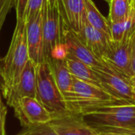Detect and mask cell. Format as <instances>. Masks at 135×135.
I'll return each instance as SVG.
<instances>
[{
	"label": "cell",
	"instance_id": "cell-20",
	"mask_svg": "<svg viewBox=\"0 0 135 135\" xmlns=\"http://www.w3.org/2000/svg\"><path fill=\"white\" fill-rule=\"evenodd\" d=\"M16 135H58L48 124H39L24 127Z\"/></svg>",
	"mask_w": 135,
	"mask_h": 135
},
{
	"label": "cell",
	"instance_id": "cell-33",
	"mask_svg": "<svg viewBox=\"0 0 135 135\" xmlns=\"http://www.w3.org/2000/svg\"><path fill=\"white\" fill-rule=\"evenodd\" d=\"M105 2H107L108 3H110V2H111V0H104Z\"/></svg>",
	"mask_w": 135,
	"mask_h": 135
},
{
	"label": "cell",
	"instance_id": "cell-24",
	"mask_svg": "<svg viewBox=\"0 0 135 135\" xmlns=\"http://www.w3.org/2000/svg\"><path fill=\"white\" fill-rule=\"evenodd\" d=\"M28 1V0H17L15 6L17 20H24V16L26 10Z\"/></svg>",
	"mask_w": 135,
	"mask_h": 135
},
{
	"label": "cell",
	"instance_id": "cell-7",
	"mask_svg": "<svg viewBox=\"0 0 135 135\" xmlns=\"http://www.w3.org/2000/svg\"><path fill=\"white\" fill-rule=\"evenodd\" d=\"M135 28L127 32L122 40L119 42L112 40L108 51L101 59L104 64L129 78L133 76L131 70V40Z\"/></svg>",
	"mask_w": 135,
	"mask_h": 135
},
{
	"label": "cell",
	"instance_id": "cell-17",
	"mask_svg": "<svg viewBox=\"0 0 135 135\" xmlns=\"http://www.w3.org/2000/svg\"><path fill=\"white\" fill-rule=\"evenodd\" d=\"M83 3L85 13L88 22L95 28L103 32L111 37L109 20L101 14L93 0H83Z\"/></svg>",
	"mask_w": 135,
	"mask_h": 135
},
{
	"label": "cell",
	"instance_id": "cell-30",
	"mask_svg": "<svg viewBox=\"0 0 135 135\" xmlns=\"http://www.w3.org/2000/svg\"><path fill=\"white\" fill-rule=\"evenodd\" d=\"M131 6L132 8H134V9H135V0H134V2H132V4L131 5Z\"/></svg>",
	"mask_w": 135,
	"mask_h": 135
},
{
	"label": "cell",
	"instance_id": "cell-31",
	"mask_svg": "<svg viewBox=\"0 0 135 135\" xmlns=\"http://www.w3.org/2000/svg\"><path fill=\"white\" fill-rule=\"evenodd\" d=\"M2 97H1V93H0V105L2 104Z\"/></svg>",
	"mask_w": 135,
	"mask_h": 135
},
{
	"label": "cell",
	"instance_id": "cell-23",
	"mask_svg": "<svg viewBox=\"0 0 135 135\" xmlns=\"http://www.w3.org/2000/svg\"><path fill=\"white\" fill-rule=\"evenodd\" d=\"M69 54L68 47L65 43H61L56 45L51 53V59L55 60H64Z\"/></svg>",
	"mask_w": 135,
	"mask_h": 135
},
{
	"label": "cell",
	"instance_id": "cell-6",
	"mask_svg": "<svg viewBox=\"0 0 135 135\" xmlns=\"http://www.w3.org/2000/svg\"><path fill=\"white\" fill-rule=\"evenodd\" d=\"M102 89L113 97L135 103V92L131 78L115 71L103 63L102 66L92 67Z\"/></svg>",
	"mask_w": 135,
	"mask_h": 135
},
{
	"label": "cell",
	"instance_id": "cell-18",
	"mask_svg": "<svg viewBox=\"0 0 135 135\" xmlns=\"http://www.w3.org/2000/svg\"><path fill=\"white\" fill-rule=\"evenodd\" d=\"M135 28V9L131 7V13L124 21L110 22L111 37L115 42L122 40L126 33Z\"/></svg>",
	"mask_w": 135,
	"mask_h": 135
},
{
	"label": "cell",
	"instance_id": "cell-19",
	"mask_svg": "<svg viewBox=\"0 0 135 135\" xmlns=\"http://www.w3.org/2000/svg\"><path fill=\"white\" fill-rule=\"evenodd\" d=\"M109 9L110 22L124 21L131 13V6L129 0H111Z\"/></svg>",
	"mask_w": 135,
	"mask_h": 135
},
{
	"label": "cell",
	"instance_id": "cell-21",
	"mask_svg": "<svg viewBox=\"0 0 135 135\" xmlns=\"http://www.w3.org/2000/svg\"><path fill=\"white\" fill-rule=\"evenodd\" d=\"M44 0H28L24 16V21L27 24L42 9Z\"/></svg>",
	"mask_w": 135,
	"mask_h": 135
},
{
	"label": "cell",
	"instance_id": "cell-14",
	"mask_svg": "<svg viewBox=\"0 0 135 135\" xmlns=\"http://www.w3.org/2000/svg\"><path fill=\"white\" fill-rule=\"evenodd\" d=\"M59 9L66 24L78 32L85 16L83 0H59Z\"/></svg>",
	"mask_w": 135,
	"mask_h": 135
},
{
	"label": "cell",
	"instance_id": "cell-2",
	"mask_svg": "<svg viewBox=\"0 0 135 135\" xmlns=\"http://www.w3.org/2000/svg\"><path fill=\"white\" fill-rule=\"evenodd\" d=\"M69 112L83 115L102 107L131 103L116 99L102 88L84 82L73 77L71 91L63 96Z\"/></svg>",
	"mask_w": 135,
	"mask_h": 135
},
{
	"label": "cell",
	"instance_id": "cell-25",
	"mask_svg": "<svg viewBox=\"0 0 135 135\" xmlns=\"http://www.w3.org/2000/svg\"><path fill=\"white\" fill-rule=\"evenodd\" d=\"M7 115L6 106L2 102L0 105V135H6V119Z\"/></svg>",
	"mask_w": 135,
	"mask_h": 135
},
{
	"label": "cell",
	"instance_id": "cell-13",
	"mask_svg": "<svg viewBox=\"0 0 135 135\" xmlns=\"http://www.w3.org/2000/svg\"><path fill=\"white\" fill-rule=\"evenodd\" d=\"M62 43H65L69 50V53L75 58L87 64L91 67H100L103 66L101 60L97 59L78 38L75 32L72 30L66 23L62 28Z\"/></svg>",
	"mask_w": 135,
	"mask_h": 135
},
{
	"label": "cell",
	"instance_id": "cell-26",
	"mask_svg": "<svg viewBox=\"0 0 135 135\" xmlns=\"http://www.w3.org/2000/svg\"><path fill=\"white\" fill-rule=\"evenodd\" d=\"M97 135H135V129H121L99 133Z\"/></svg>",
	"mask_w": 135,
	"mask_h": 135
},
{
	"label": "cell",
	"instance_id": "cell-11",
	"mask_svg": "<svg viewBox=\"0 0 135 135\" xmlns=\"http://www.w3.org/2000/svg\"><path fill=\"white\" fill-rule=\"evenodd\" d=\"M48 124L58 135H97L81 115L70 112L52 116Z\"/></svg>",
	"mask_w": 135,
	"mask_h": 135
},
{
	"label": "cell",
	"instance_id": "cell-3",
	"mask_svg": "<svg viewBox=\"0 0 135 135\" xmlns=\"http://www.w3.org/2000/svg\"><path fill=\"white\" fill-rule=\"evenodd\" d=\"M81 115L97 134L121 129H135V103L108 105Z\"/></svg>",
	"mask_w": 135,
	"mask_h": 135
},
{
	"label": "cell",
	"instance_id": "cell-27",
	"mask_svg": "<svg viewBox=\"0 0 135 135\" xmlns=\"http://www.w3.org/2000/svg\"><path fill=\"white\" fill-rule=\"evenodd\" d=\"M131 70L133 76L135 75V31L131 40Z\"/></svg>",
	"mask_w": 135,
	"mask_h": 135
},
{
	"label": "cell",
	"instance_id": "cell-12",
	"mask_svg": "<svg viewBox=\"0 0 135 135\" xmlns=\"http://www.w3.org/2000/svg\"><path fill=\"white\" fill-rule=\"evenodd\" d=\"M27 44L29 59L36 66L44 62L43 47V12L26 24Z\"/></svg>",
	"mask_w": 135,
	"mask_h": 135
},
{
	"label": "cell",
	"instance_id": "cell-32",
	"mask_svg": "<svg viewBox=\"0 0 135 135\" xmlns=\"http://www.w3.org/2000/svg\"><path fill=\"white\" fill-rule=\"evenodd\" d=\"M129 2H130V4L131 5V4H132V2H134V0H129Z\"/></svg>",
	"mask_w": 135,
	"mask_h": 135
},
{
	"label": "cell",
	"instance_id": "cell-9",
	"mask_svg": "<svg viewBox=\"0 0 135 135\" xmlns=\"http://www.w3.org/2000/svg\"><path fill=\"white\" fill-rule=\"evenodd\" d=\"M16 117L23 127L48 123L52 115L36 98L24 97L13 108Z\"/></svg>",
	"mask_w": 135,
	"mask_h": 135
},
{
	"label": "cell",
	"instance_id": "cell-1",
	"mask_svg": "<svg viewBox=\"0 0 135 135\" xmlns=\"http://www.w3.org/2000/svg\"><path fill=\"white\" fill-rule=\"evenodd\" d=\"M28 60L26 24L24 20H17L8 52L3 59L2 66L0 67L2 93L19 81L21 74Z\"/></svg>",
	"mask_w": 135,
	"mask_h": 135
},
{
	"label": "cell",
	"instance_id": "cell-15",
	"mask_svg": "<svg viewBox=\"0 0 135 135\" xmlns=\"http://www.w3.org/2000/svg\"><path fill=\"white\" fill-rule=\"evenodd\" d=\"M65 61L69 71L73 77L84 82L102 88L98 78L97 77L91 66L80 61L70 53L66 58Z\"/></svg>",
	"mask_w": 135,
	"mask_h": 135
},
{
	"label": "cell",
	"instance_id": "cell-4",
	"mask_svg": "<svg viewBox=\"0 0 135 135\" xmlns=\"http://www.w3.org/2000/svg\"><path fill=\"white\" fill-rule=\"evenodd\" d=\"M36 99L52 116L69 112L47 62L36 66Z\"/></svg>",
	"mask_w": 135,
	"mask_h": 135
},
{
	"label": "cell",
	"instance_id": "cell-16",
	"mask_svg": "<svg viewBox=\"0 0 135 135\" xmlns=\"http://www.w3.org/2000/svg\"><path fill=\"white\" fill-rule=\"evenodd\" d=\"M47 62L50 65L55 82L62 96L69 93L72 89L73 76L69 71L65 59L55 60L50 59Z\"/></svg>",
	"mask_w": 135,
	"mask_h": 135
},
{
	"label": "cell",
	"instance_id": "cell-10",
	"mask_svg": "<svg viewBox=\"0 0 135 135\" xmlns=\"http://www.w3.org/2000/svg\"><path fill=\"white\" fill-rule=\"evenodd\" d=\"M81 42L100 60L109 49L112 38L93 27L85 16L80 30L75 32Z\"/></svg>",
	"mask_w": 135,
	"mask_h": 135
},
{
	"label": "cell",
	"instance_id": "cell-22",
	"mask_svg": "<svg viewBox=\"0 0 135 135\" xmlns=\"http://www.w3.org/2000/svg\"><path fill=\"white\" fill-rule=\"evenodd\" d=\"M17 0H0V32L9 10L16 6Z\"/></svg>",
	"mask_w": 135,
	"mask_h": 135
},
{
	"label": "cell",
	"instance_id": "cell-8",
	"mask_svg": "<svg viewBox=\"0 0 135 135\" xmlns=\"http://www.w3.org/2000/svg\"><path fill=\"white\" fill-rule=\"evenodd\" d=\"M6 104L14 108L19 100L24 97L36 98V65L29 59L20 77L19 81L8 90L2 93Z\"/></svg>",
	"mask_w": 135,
	"mask_h": 135
},
{
	"label": "cell",
	"instance_id": "cell-29",
	"mask_svg": "<svg viewBox=\"0 0 135 135\" xmlns=\"http://www.w3.org/2000/svg\"><path fill=\"white\" fill-rule=\"evenodd\" d=\"M131 85H132V86H133L135 92V75L134 76H132L131 78Z\"/></svg>",
	"mask_w": 135,
	"mask_h": 135
},
{
	"label": "cell",
	"instance_id": "cell-5",
	"mask_svg": "<svg viewBox=\"0 0 135 135\" xmlns=\"http://www.w3.org/2000/svg\"><path fill=\"white\" fill-rule=\"evenodd\" d=\"M43 47L44 62L51 59L53 48L62 43V28L66 23L61 16L59 6H52L44 0L43 6Z\"/></svg>",
	"mask_w": 135,
	"mask_h": 135
},
{
	"label": "cell",
	"instance_id": "cell-28",
	"mask_svg": "<svg viewBox=\"0 0 135 135\" xmlns=\"http://www.w3.org/2000/svg\"><path fill=\"white\" fill-rule=\"evenodd\" d=\"M59 0H48L49 3L51 6H59Z\"/></svg>",
	"mask_w": 135,
	"mask_h": 135
}]
</instances>
